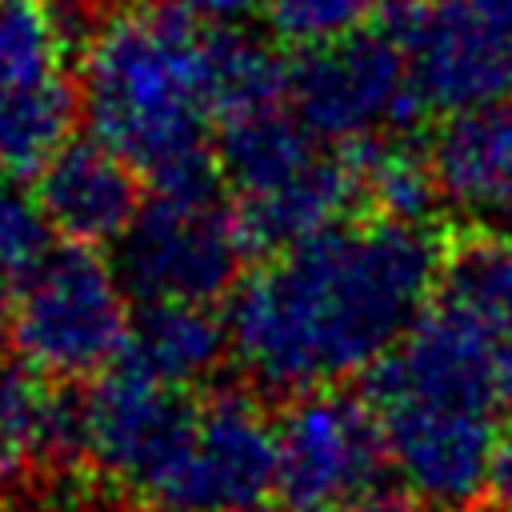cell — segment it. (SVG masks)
<instances>
[{"instance_id": "1", "label": "cell", "mask_w": 512, "mask_h": 512, "mask_svg": "<svg viewBox=\"0 0 512 512\" xmlns=\"http://www.w3.org/2000/svg\"><path fill=\"white\" fill-rule=\"evenodd\" d=\"M444 256L428 220L384 212L344 216L264 256L228 292L236 368L276 396L368 376L428 308Z\"/></svg>"}, {"instance_id": "2", "label": "cell", "mask_w": 512, "mask_h": 512, "mask_svg": "<svg viewBox=\"0 0 512 512\" xmlns=\"http://www.w3.org/2000/svg\"><path fill=\"white\" fill-rule=\"evenodd\" d=\"M212 24L180 0H116L80 52V112L152 192L220 196Z\"/></svg>"}, {"instance_id": "3", "label": "cell", "mask_w": 512, "mask_h": 512, "mask_svg": "<svg viewBox=\"0 0 512 512\" xmlns=\"http://www.w3.org/2000/svg\"><path fill=\"white\" fill-rule=\"evenodd\" d=\"M132 328L128 288L92 244H52L12 300V344L24 364L52 380L100 376L124 356Z\"/></svg>"}, {"instance_id": "4", "label": "cell", "mask_w": 512, "mask_h": 512, "mask_svg": "<svg viewBox=\"0 0 512 512\" xmlns=\"http://www.w3.org/2000/svg\"><path fill=\"white\" fill-rule=\"evenodd\" d=\"M288 104L324 144L396 136L428 112L404 48L376 24L296 48Z\"/></svg>"}, {"instance_id": "5", "label": "cell", "mask_w": 512, "mask_h": 512, "mask_svg": "<svg viewBox=\"0 0 512 512\" xmlns=\"http://www.w3.org/2000/svg\"><path fill=\"white\" fill-rule=\"evenodd\" d=\"M276 496V420L256 396L220 388L196 400L192 428L136 496L148 512H260Z\"/></svg>"}, {"instance_id": "6", "label": "cell", "mask_w": 512, "mask_h": 512, "mask_svg": "<svg viewBox=\"0 0 512 512\" xmlns=\"http://www.w3.org/2000/svg\"><path fill=\"white\" fill-rule=\"evenodd\" d=\"M392 472L384 428L368 396L316 388L276 420V500L288 512H336L380 492Z\"/></svg>"}, {"instance_id": "7", "label": "cell", "mask_w": 512, "mask_h": 512, "mask_svg": "<svg viewBox=\"0 0 512 512\" xmlns=\"http://www.w3.org/2000/svg\"><path fill=\"white\" fill-rule=\"evenodd\" d=\"M248 248L232 204L220 196H164L140 204L128 232L116 240L112 264L140 304L192 300L212 304L240 280Z\"/></svg>"}, {"instance_id": "8", "label": "cell", "mask_w": 512, "mask_h": 512, "mask_svg": "<svg viewBox=\"0 0 512 512\" xmlns=\"http://www.w3.org/2000/svg\"><path fill=\"white\" fill-rule=\"evenodd\" d=\"M72 36L52 0H0V176L40 172L72 140L80 88Z\"/></svg>"}, {"instance_id": "9", "label": "cell", "mask_w": 512, "mask_h": 512, "mask_svg": "<svg viewBox=\"0 0 512 512\" xmlns=\"http://www.w3.org/2000/svg\"><path fill=\"white\" fill-rule=\"evenodd\" d=\"M192 416L196 400L184 388L116 360L84 396V456L100 476L140 496L192 428Z\"/></svg>"}, {"instance_id": "10", "label": "cell", "mask_w": 512, "mask_h": 512, "mask_svg": "<svg viewBox=\"0 0 512 512\" xmlns=\"http://www.w3.org/2000/svg\"><path fill=\"white\" fill-rule=\"evenodd\" d=\"M424 156L440 204L484 224V232L512 228V100L448 112Z\"/></svg>"}, {"instance_id": "11", "label": "cell", "mask_w": 512, "mask_h": 512, "mask_svg": "<svg viewBox=\"0 0 512 512\" xmlns=\"http://www.w3.org/2000/svg\"><path fill=\"white\" fill-rule=\"evenodd\" d=\"M48 224L76 244H116L140 212V172L104 140H64L36 172Z\"/></svg>"}, {"instance_id": "12", "label": "cell", "mask_w": 512, "mask_h": 512, "mask_svg": "<svg viewBox=\"0 0 512 512\" xmlns=\"http://www.w3.org/2000/svg\"><path fill=\"white\" fill-rule=\"evenodd\" d=\"M364 200L360 188V172L348 148H324L308 168H300L296 176L240 196L232 200V216L240 228V240L260 256L284 252L292 244H300L304 236L352 216V204Z\"/></svg>"}, {"instance_id": "13", "label": "cell", "mask_w": 512, "mask_h": 512, "mask_svg": "<svg viewBox=\"0 0 512 512\" xmlns=\"http://www.w3.org/2000/svg\"><path fill=\"white\" fill-rule=\"evenodd\" d=\"M32 364L0 368V480L84 456V396H72Z\"/></svg>"}, {"instance_id": "14", "label": "cell", "mask_w": 512, "mask_h": 512, "mask_svg": "<svg viewBox=\"0 0 512 512\" xmlns=\"http://www.w3.org/2000/svg\"><path fill=\"white\" fill-rule=\"evenodd\" d=\"M224 356H232L228 320L216 316L212 304L160 300V304H140V312H132L128 344L120 360L160 384L188 392L192 384L208 380L224 364Z\"/></svg>"}, {"instance_id": "15", "label": "cell", "mask_w": 512, "mask_h": 512, "mask_svg": "<svg viewBox=\"0 0 512 512\" xmlns=\"http://www.w3.org/2000/svg\"><path fill=\"white\" fill-rule=\"evenodd\" d=\"M208 60H212V108H216V128L252 112L284 108L288 84H292V60L236 28V24H212L208 36Z\"/></svg>"}, {"instance_id": "16", "label": "cell", "mask_w": 512, "mask_h": 512, "mask_svg": "<svg viewBox=\"0 0 512 512\" xmlns=\"http://www.w3.org/2000/svg\"><path fill=\"white\" fill-rule=\"evenodd\" d=\"M380 0H264L260 16L280 44L312 48L372 24Z\"/></svg>"}, {"instance_id": "17", "label": "cell", "mask_w": 512, "mask_h": 512, "mask_svg": "<svg viewBox=\"0 0 512 512\" xmlns=\"http://www.w3.org/2000/svg\"><path fill=\"white\" fill-rule=\"evenodd\" d=\"M20 176H0V280H20L48 248H52V224L40 208V196Z\"/></svg>"}, {"instance_id": "18", "label": "cell", "mask_w": 512, "mask_h": 512, "mask_svg": "<svg viewBox=\"0 0 512 512\" xmlns=\"http://www.w3.org/2000/svg\"><path fill=\"white\" fill-rule=\"evenodd\" d=\"M500 512H512V432L500 436L492 468H488V492H484Z\"/></svg>"}, {"instance_id": "19", "label": "cell", "mask_w": 512, "mask_h": 512, "mask_svg": "<svg viewBox=\"0 0 512 512\" xmlns=\"http://www.w3.org/2000/svg\"><path fill=\"white\" fill-rule=\"evenodd\" d=\"M180 4H188L200 20H208V24H236L240 16H248V12H256L264 0H180Z\"/></svg>"}, {"instance_id": "20", "label": "cell", "mask_w": 512, "mask_h": 512, "mask_svg": "<svg viewBox=\"0 0 512 512\" xmlns=\"http://www.w3.org/2000/svg\"><path fill=\"white\" fill-rule=\"evenodd\" d=\"M264 512V508H260ZM288 512V508H284ZM336 512H440V508H432V504H424V500H388V496H368V500H356V504H348V508H336Z\"/></svg>"}, {"instance_id": "21", "label": "cell", "mask_w": 512, "mask_h": 512, "mask_svg": "<svg viewBox=\"0 0 512 512\" xmlns=\"http://www.w3.org/2000/svg\"><path fill=\"white\" fill-rule=\"evenodd\" d=\"M8 348H12V304H8L4 292H0V368H4V360H8Z\"/></svg>"}, {"instance_id": "22", "label": "cell", "mask_w": 512, "mask_h": 512, "mask_svg": "<svg viewBox=\"0 0 512 512\" xmlns=\"http://www.w3.org/2000/svg\"><path fill=\"white\" fill-rule=\"evenodd\" d=\"M76 512H92V508H76Z\"/></svg>"}]
</instances>
